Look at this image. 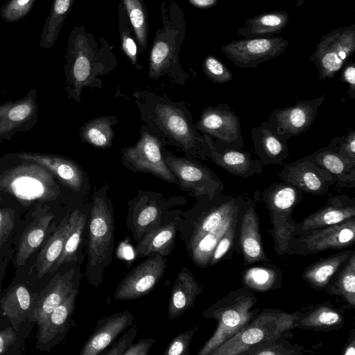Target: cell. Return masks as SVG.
Listing matches in <instances>:
<instances>
[{"label": "cell", "mask_w": 355, "mask_h": 355, "mask_svg": "<svg viewBox=\"0 0 355 355\" xmlns=\"http://www.w3.org/2000/svg\"><path fill=\"white\" fill-rule=\"evenodd\" d=\"M198 201L192 211L185 243L192 261L207 268L220 239L239 223L245 197L221 193Z\"/></svg>", "instance_id": "cell-1"}, {"label": "cell", "mask_w": 355, "mask_h": 355, "mask_svg": "<svg viewBox=\"0 0 355 355\" xmlns=\"http://www.w3.org/2000/svg\"><path fill=\"white\" fill-rule=\"evenodd\" d=\"M114 247L113 208L104 188H102L94 195L89 220L85 276L90 285L98 286L102 284L105 270L112 259Z\"/></svg>", "instance_id": "cell-2"}, {"label": "cell", "mask_w": 355, "mask_h": 355, "mask_svg": "<svg viewBox=\"0 0 355 355\" xmlns=\"http://www.w3.org/2000/svg\"><path fill=\"white\" fill-rule=\"evenodd\" d=\"M257 302L252 290L242 287L231 291L205 310L203 316L215 320L217 327L198 355H211L248 324L260 311L259 309H252Z\"/></svg>", "instance_id": "cell-3"}, {"label": "cell", "mask_w": 355, "mask_h": 355, "mask_svg": "<svg viewBox=\"0 0 355 355\" xmlns=\"http://www.w3.org/2000/svg\"><path fill=\"white\" fill-rule=\"evenodd\" d=\"M300 313L301 311L288 313L277 309H265L211 355H242L251 347L295 329Z\"/></svg>", "instance_id": "cell-4"}, {"label": "cell", "mask_w": 355, "mask_h": 355, "mask_svg": "<svg viewBox=\"0 0 355 355\" xmlns=\"http://www.w3.org/2000/svg\"><path fill=\"white\" fill-rule=\"evenodd\" d=\"M302 193L297 187L283 181L272 183L260 195L269 212L272 224L270 234L277 255L283 256L286 253L296 225L292 218V213L301 201Z\"/></svg>", "instance_id": "cell-5"}, {"label": "cell", "mask_w": 355, "mask_h": 355, "mask_svg": "<svg viewBox=\"0 0 355 355\" xmlns=\"http://www.w3.org/2000/svg\"><path fill=\"white\" fill-rule=\"evenodd\" d=\"M355 242V217L340 223L309 230L293 236L286 254L309 255L348 248Z\"/></svg>", "instance_id": "cell-6"}, {"label": "cell", "mask_w": 355, "mask_h": 355, "mask_svg": "<svg viewBox=\"0 0 355 355\" xmlns=\"http://www.w3.org/2000/svg\"><path fill=\"white\" fill-rule=\"evenodd\" d=\"M165 152L164 160L180 185L198 200L223 193L225 189L223 181L209 168L196 161Z\"/></svg>", "instance_id": "cell-7"}, {"label": "cell", "mask_w": 355, "mask_h": 355, "mask_svg": "<svg viewBox=\"0 0 355 355\" xmlns=\"http://www.w3.org/2000/svg\"><path fill=\"white\" fill-rule=\"evenodd\" d=\"M155 120L164 133L178 142L189 156L207 159V146L184 112L169 103H157Z\"/></svg>", "instance_id": "cell-8"}, {"label": "cell", "mask_w": 355, "mask_h": 355, "mask_svg": "<svg viewBox=\"0 0 355 355\" xmlns=\"http://www.w3.org/2000/svg\"><path fill=\"white\" fill-rule=\"evenodd\" d=\"M355 49V28H340L324 35L311 57L319 70V80L332 78Z\"/></svg>", "instance_id": "cell-9"}, {"label": "cell", "mask_w": 355, "mask_h": 355, "mask_svg": "<svg viewBox=\"0 0 355 355\" xmlns=\"http://www.w3.org/2000/svg\"><path fill=\"white\" fill-rule=\"evenodd\" d=\"M325 99L324 94L311 100L299 101L294 105L285 108H276L261 125L287 142L311 128Z\"/></svg>", "instance_id": "cell-10"}, {"label": "cell", "mask_w": 355, "mask_h": 355, "mask_svg": "<svg viewBox=\"0 0 355 355\" xmlns=\"http://www.w3.org/2000/svg\"><path fill=\"white\" fill-rule=\"evenodd\" d=\"M33 164L7 171L1 179V187L22 200L55 198L57 193L51 174L43 166Z\"/></svg>", "instance_id": "cell-11"}, {"label": "cell", "mask_w": 355, "mask_h": 355, "mask_svg": "<svg viewBox=\"0 0 355 355\" xmlns=\"http://www.w3.org/2000/svg\"><path fill=\"white\" fill-rule=\"evenodd\" d=\"M194 125L203 135L223 143V149H242L244 146L239 117L226 103L205 108Z\"/></svg>", "instance_id": "cell-12"}, {"label": "cell", "mask_w": 355, "mask_h": 355, "mask_svg": "<svg viewBox=\"0 0 355 355\" xmlns=\"http://www.w3.org/2000/svg\"><path fill=\"white\" fill-rule=\"evenodd\" d=\"M161 148L160 141L144 131L135 146L123 150L124 164L136 171L149 173L166 182L178 184L164 160Z\"/></svg>", "instance_id": "cell-13"}, {"label": "cell", "mask_w": 355, "mask_h": 355, "mask_svg": "<svg viewBox=\"0 0 355 355\" xmlns=\"http://www.w3.org/2000/svg\"><path fill=\"white\" fill-rule=\"evenodd\" d=\"M166 257L154 254L132 268L117 286L116 300H130L146 295L159 282L166 269Z\"/></svg>", "instance_id": "cell-14"}, {"label": "cell", "mask_w": 355, "mask_h": 355, "mask_svg": "<svg viewBox=\"0 0 355 355\" xmlns=\"http://www.w3.org/2000/svg\"><path fill=\"white\" fill-rule=\"evenodd\" d=\"M288 45L281 37L235 40L222 46L223 52L237 67L255 68L279 55Z\"/></svg>", "instance_id": "cell-15"}, {"label": "cell", "mask_w": 355, "mask_h": 355, "mask_svg": "<svg viewBox=\"0 0 355 355\" xmlns=\"http://www.w3.org/2000/svg\"><path fill=\"white\" fill-rule=\"evenodd\" d=\"M277 175L282 181L313 195H327L336 182L335 178L328 171L301 158L295 162L284 163Z\"/></svg>", "instance_id": "cell-16"}, {"label": "cell", "mask_w": 355, "mask_h": 355, "mask_svg": "<svg viewBox=\"0 0 355 355\" xmlns=\"http://www.w3.org/2000/svg\"><path fill=\"white\" fill-rule=\"evenodd\" d=\"M261 193L257 191L252 198L245 197L239 218V246L247 265L268 261L263 247L256 202Z\"/></svg>", "instance_id": "cell-17"}, {"label": "cell", "mask_w": 355, "mask_h": 355, "mask_svg": "<svg viewBox=\"0 0 355 355\" xmlns=\"http://www.w3.org/2000/svg\"><path fill=\"white\" fill-rule=\"evenodd\" d=\"M353 217H355V198L347 194L332 196L323 207L301 223H296L293 236L306 230L338 224Z\"/></svg>", "instance_id": "cell-18"}, {"label": "cell", "mask_w": 355, "mask_h": 355, "mask_svg": "<svg viewBox=\"0 0 355 355\" xmlns=\"http://www.w3.org/2000/svg\"><path fill=\"white\" fill-rule=\"evenodd\" d=\"M207 146V158L224 168L230 173L241 178H249L260 175L263 165L259 159H253L250 153L236 148H224L217 150L213 139L206 135H202Z\"/></svg>", "instance_id": "cell-19"}, {"label": "cell", "mask_w": 355, "mask_h": 355, "mask_svg": "<svg viewBox=\"0 0 355 355\" xmlns=\"http://www.w3.org/2000/svg\"><path fill=\"white\" fill-rule=\"evenodd\" d=\"M133 315L128 311L105 316L96 326L83 345L80 355H97L113 343L116 338L133 323Z\"/></svg>", "instance_id": "cell-20"}, {"label": "cell", "mask_w": 355, "mask_h": 355, "mask_svg": "<svg viewBox=\"0 0 355 355\" xmlns=\"http://www.w3.org/2000/svg\"><path fill=\"white\" fill-rule=\"evenodd\" d=\"M74 274L75 270L71 269L52 278L32 306L30 312L32 320L40 324L67 298L74 288Z\"/></svg>", "instance_id": "cell-21"}, {"label": "cell", "mask_w": 355, "mask_h": 355, "mask_svg": "<svg viewBox=\"0 0 355 355\" xmlns=\"http://www.w3.org/2000/svg\"><path fill=\"white\" fill-rule=\"evenodd\" d=\"M164 205L147 194L131 202L127 225L137 243L149 232L163 225Z\"/></svg>", "instance_id": "cell-22"}, {"label": "cell", "mask_w": 355, "mask_h": 355, "mask_svg": "<svg viewBox=\"0 0 355 355\" xmlns=\"http://www.w3.org/2000/svg\"><path fill=\"white\" fill-rule=\"evenodd\" d=\"M36 92L22 99L0 105V139H7L33 121L37 114Z\"/></svg>", "instance_id": "cell-23"}, {"label": "cell", "mask_w": 355, "mask_h": 355, "mask_svg": "<svg viewBox=\"0 0 355 355\" xmlns=\"http://www.w3.org/2000/svg\"><path fill=\"white\" fill-rule=\"evenodd\" d=\"M18 157L43 166L74 191H78L83 185L82 171L70 159L58 155L25 152L19 154Z\"/></svg>", "instance_id": "cell-24"}, {"label": "cell", "mask_w": 355, "mask_h": 355, "mask_svg": "<svg viewBox=\"0 0 355 355\" xmlns=\"http://www.w3.org/2000/svg\"><path fill=\"white\" fill-rule=\"evenodd\" d=\"M301 159L312 162L328 171L335 178L336 189L355 187V162L340 156L329 146L320 148Z\"/></svg>", "instance_id": "cell-25"}, {"label": "cell", "mask_w": 355, "mask_h": 355, "mask_svg": "<svg viewBox=\"0 0 355 355\" xmlns=\"http://www.w3.org/2000/svg\"><path fill=\"white\" fill-rule=\"evenodd\" d=\"M202 290L193 272L187 267L182 268L172 287L168 309V319L178 318L191 309Z\"/></svg>", "instance_id": "cell-26"}, {"label": "cell", "mask_w": 355, "mask_h": 355, "mask_svg": "<svg viewBox=\"0 0 355 355\" xmlns=\"http://www.w3.org/2000/svg\"><path fill=\"white\" fill-rule=\"evenodd\" d=\"M251 137L254 154L263 166L283 164L290 156L287 142L262 125L252 129Z\"/></svg>", "instance_id": "cell-27"}, {"label": "cell", "mask_w": 355, "mask_h": 355, "mask_svg": "<svg viewBox=\"0 0 355 355\" xmlns=\"http://www.w3.org/2000/svg\"><path fill=\"white\" fill-rule=\"evenodd\" d=\"M345 315L340 309L329 302L315 304L306 311H301L295 324V329L315 331H327L342 328Z\"/></svg>", "instance_id": "cell-28"}, {"label": "cell", "mask_w": 355, "mask_h": 355, "mask_svg": "<svg viewBox=\"0 0 355 355\" xmlns=\"http://www.w3.org/2000/svg\"><path fill=\"white\" fill-rule=\"evenodd\" d=\"M67 57V79L71 87V93L78 101L82 88L93 80L92 63L88 54L83 51L78 37H73L69 44Z\"/></svg>", "instance_id": "cell-29"}, {"label": "cell", "mask_w": 355, "mask_h": 355, "mask_svg": "<svg viewBox=\"0 0 355 355\" xmlns=\"http://www.w3.org/2000/svg\"><path fill=\"white\" fill-rule=\"evenodd\" d=\"M78 288H73L67 298L38 325L37 343L47 344L64 333L69 326Z\"/></svg>", "instance_id": "cell-30"}, {"label": "cell", "mask_w": 355, "mask_h": 355, "mask_svg": "<svg viewBox=\"0 0 355 355\" xmlns=\"http://www.w3.org/2000/svg\"><path fill=\"white\" fill-rule=\"evenodd\" d=\"M354 252V250H344L319 259L303 270V279L315 289L324 288Z\"/></svg>", "instance_id": "cell-31"}, {"label": "cell", "mask_w": 355, "mask_h": 355, "mask_svg": "<svg viewBox=\"0 0 355 355\" xmlns=\"http://www.w3.org/2000/svg\"><path fill=\"white\" fill-rule=\"evenodd\" d=\"M177 226L175 223L163 224L147 233L138 243L135 257L141 258L154 254L168 256L173 245Z\"/></svg>", "instance_id": "cell-32"}, {"label": "cell", "mask_w": 355, "mask_h": 355, "mask_svg": "<svg viewBox=\"0 0 355 355\" xmlns=\"http://www.w3.org/2000/svg\"><path fill=\"white\" fill-rule=\"evenodd\" d=\"M32 297L28 289L22 284L14 286L1 301L3 314L12 327L18 330L32 309Z\"/></svg>", "instance_id": "cell-33"}, {"label": "cell", "mask_w": 355, "mask_h": 355, "mask_svg": "<svg viewBox=\"0 0 355 355\" xmlns=\"http://www.w3.org/2000/svg\"><path fill=\"white\" fill-rule=\"evenodd\" d=\"M54 215L51 213L37 217L24 231L20 240L15 262L18 266L26 264L30 257L42 244Z\"/></svg>", "instance_id": "cell-34"}, {"label": "cell", "mask_w": 355, "mask_h": 355, "mask_svg": "<svg viewBox=\"0 0 355 355\" xmlns=\"http://www.w3.org/2000/svg\"><path fill=\"white\" fill-rule=\"evenodd\" d=\"M69 230L68 218H64L56 231L48 239L35 261V268L39 278L51 272L53 266L60 257Z\"/></svg>", "instance_id": "cell-35"}, {"label": "cell", "mask_w": 355, "mask_h": 355, "mask_svg": "<svg viewBox=\"0 0 355 355\" xmlns=\"http://www.w3.org/2000/svg\"><path fill=\"white\" fill-rule=\"evenodd\" d=\"M73 2L74 0H53L49 15L42 27L39 42L41 47L49 49L55 44Z\"/></svg>", "instance_id": "cell-36"}, {"label": "cell", "mask_w": 355, "mask_h": 355, "mask_svg": "<svg viewBox=\"0 0 355 355\" xmlns=\"http://www.w3.org/2000/svg\"><path fill=\"white\" fill-rule=\"evenodd\" d=\"M86 216L76 209L68 218L69 230L65 239L62 252L53 266L51 272H53L64 263L76 260V253L82 241V236L86 225Z\"/></svg>", "instance_id": "cell-37"}, {"label": "cell", "mask_w": 355, "mask_h": 355, "mask_svg": "<svg viewBox=\"0 0 355 355\" xmlns=\"http://www.w3.org/2000/svg\"><path fill=\"white\" fill-rule=\"evenodd\" d=\"M331 295L342 298L348 306H355V252L342 266L338 275L324 287Z\"/></svg>", "instance_id": "cell-38"}, {"label": "cell", "mask_w": 355, "mask_h": 355, "mask_svg": "<svg viewBox=\"0 0 355 355\" xmlns=\"http://www.w3.org/2000/svg\"><path fill=\"white\" fill-rule=\"evenodd\" d=\"M282 272L273 266H257L243 271L242 281L245 287L257 291H268L282 284Z\"/></svg>", "instance_id": "cell-39"}, {"label": "cell", "mask_w": 355, "mask_h": 355, "mask_svg": "<svg viewBox=\"0 0 355 355\" xmlns=\"http://www.w3.org/2000/svg\"><path fill=\"white\" fill-rule=\"evenodd\" d=\"M112 122L110 116H101L88 121L80 129L83 141L101 148L111 146L114 137Z\"/></svg>", "instance_id": "cell-40"}, {"label": "cell", "mask_w": 355, "mask_h": 355, "mask_svg": "<svg viewBox=\"0 0 355 355\" xmlns=\"http://www.w3.org/2000/svg\"><path fill=\"white\" fill-rule=\"evenodd\" d=\"M306 353L311 354V350L298 344H291L282 334L275 339L251 347L242 355H302Z\"/></svg>", "instance_id": "cell-41"}, {"label": "cell", "mask_w": 355, "mask_h": 355, "mask_svg": "<svg viewBox=\"0 0 355 355\" xmlns=\"http://www.w3.org/2000/svg\"><path fill=\"white\" fill-rule=\"evenodd\" d=\"M174 53V47L171 40L166 38L157 40L150 52V76L158 78L169 66Z\"/></svg>", "instance_id": "cell-42"}, {"label": "cell", "mask_w": 355, "mask_h": 355, "mask_svg": "<svg viewBox=\"0 0 355 355\" xmlns=\"http://www.w3.org/2000/svg\"><path fill=\"white\" fill-rule=\"evenodd\" d=\"M289 19L284 12H272L256 16L246 21L252 34H266L277 32L285 27Z\"/></svg>", "instance_id": "cell-43"}, {"label": "cell", "mask_w": 355, "mask_h": 355, "mask_svg": "<svg viewBox=\"0 0 355 355\" xmlns=\"http://www.w3.org/2000/svg\"><path fill=\"white\" fill-rule=\"evenodd\" d=\"M131 24L140 46L144 49L148 37V22L140 0H123Z\"/></svg>", "instance_id": "cell-44"}, {"label": "cell", "mask_w": 355, "mask_h": 355, "mask_svg": "<svg viewBox=\"0 0 355 355\" xmlns=\"http://www.w3.org/2000/svg\"><path fill=\"white\" fill-rule=\"evenodd\" d=\"M35 0H8L0 8V16L6 22L21 20L30 12Z\"/></svg>", "instance_id": "cell-45"}, {"label": "cell", "mask_w": 355, "mask_h": 355, "mask_svg": "<svg viewBox=\"0 0 355 355\" xmlns=\"http://www.w3.org/2000/svg\"><path fill=\"white\" fill-rule=\"evenodd\" d=\"M202 68L206 76L214 83H225L233 78L229 69L213 55L206 57Z\"/></svg>", "instance_id": "cell-46"}, {"label": "cell", "mask_w": 355, "mask_h": 355, "mask_svg": "<svg viewBox=\"0 0 355 355\" xmlns=\"http://www.w3.org/2000/svg\"><path fill=\"white\" fill-rule=\"evenodd\" d=\"M328 146L340 156L355 162V130L349 128L347 134L334 137Z\"/></svg>", "instance_id": "cell-47"}, {"label": "cell", "mask_w": 355, "mask_h": 355, "mask_svg": "<svg viewBox=\"0 0 355 355\" xmlns=\"http://www.w3.org/2000/svg\"><path fill=\"white\" fill-rule=\"evenodd\" d=\"M238 224L232 225L220 239L212 253L209 266L217 264L231 250L235 240Z\"/></svg>", "instance_id": "cell-48"}, {"label": "cell", "mask_w": 355, "mask_h": 355, "mask_svg": "<svg viewBox=\"0 0 355 355\" xmlns=\"http://www.w3.org/2000/svg\"><path fill=\"white\" fill-rule=\"evenodd\" d=\"M194 330H188L177 335L168 343L164 355H188Z\"/></svg>", "instance_id": "cell-49"}, {"label": "cell", "mask_w": 355, "mask_h": 355, "mask_svg": "<svg viewBox=\"0 0 355 355\" xmlns=\"http://www.w3.org/2000/svg\"><path fill=\"white\" fill-rule=\"evenodd\" d=\"M138 328L136 324H133L128 327V329L116 341H114L112 346L105 352H103L105 355H123L125 352L130 347L137 334Z\"/></svg>", "instance_id": "cell-50"}, {"label": "cell", "mask_w": 355, "mask_h": 355, "mask_svg": "<svg viewBox=\"0 0 355 355\" xmlns=\"http://www.w3.org/2000/svg\"><path fill=\"white\" fill-rule=\"evenodd\" d=\"M14 224L13 211L9 209H0V248L11 232Z\"/></svg>", "instance_id": "cell-51"}, {"label": "cell", "mask_w": 355, "mask_h": 355, "mask_svg": "<svg viewBox=\"0 0 355 355\" xmlns=\"http://www.w3.org/2000/svg\"><path fill=\"white\" fill-rule=\"evenodd\" d=\"M155 342L156 340L154 338L140 340L136 343L132 344L123 355H147Z\"/></svg>", "instance_id": "cell-52"}, {"label": "cell", "mask_w": 355, "mask_h": 355, "mask_svg": "<svg viewBox=\"0 0 355 355\" xmlns=\"http://www.w3.org/2000/svg\"><path fill=\"white\" fill-rule=\"evenodd\" d=\"M341 80L347 84L348 95L351 99L355 98V67L353 62L347 64L341 73Z\"/></svg>", "instance_id": "cell-53"}, {"label": "cell", "mask_w": 355, "mask_h": 355, "mask_svg": "<svg viewBox=\"0 0 355 355\" xmlns=\"http://www.w3.org/2000/svg\"><path fill=\"white\" fill-rule=\"evenodd\" d=\"M16 338V334L12 328L8 327L0 330V354H5Z\"/></svg>", "instance_id": "cell-54"}, {"label": "cell", "mask_w": 355, "mask_h": 355, "mask_svg": "<svg viewBox=\"0 0 355 355\" xmlns=\"http://www.w3.org/2000/svg\"><path fill=\"white\" fill-rule=\"evenodd\" d=\"M122 46L125 54L135 64H137V46L134 40L128 35H123Z\"/></svg>", "instance_id": "cell-55"}, {"label": "cell", "mask_w": 355, "mask_h": 355, "mask_svg": "<svg viewBox=\"0 0 355 355\" xmlns=\"http://www.w3.org/2000/svg\"><path fill=\"white\" fill-rule=\"evenodd\" d=\"M342 355L355 354V329H352L348 340L345 343L341 352Z\"/></svg>", "instance_id": "cell-56"}, {"label": "cell", "mask_w": 355, "mask_h": 355, "mask_svg": "<svg viewBox=\"0 0 355 355\" xmlns=\"http://www.w3.org/2000/svg\"><path fill=\"white\" fill-rule=\"evenodd\" d=\"M192 4L198 7L205 8L214 4L216 0H189Z\"/></svg>", "instance_id": "cell-57"}]
</instances>
